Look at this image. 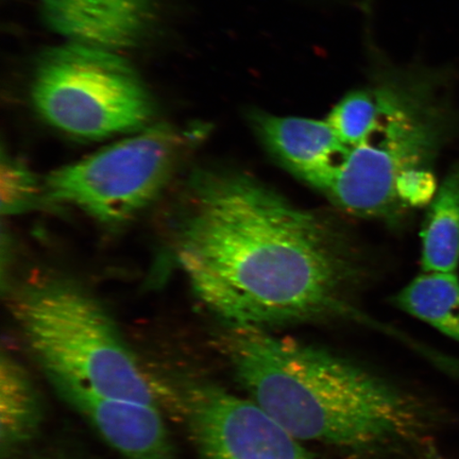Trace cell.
I'll list each match as a JSON object with an SVG mask.
<instances>
[{"instance_id":"6da1fadb","label":"cell","mask_w":459,"mask_h":459,"mask_svg":"<svg viewBox=\"0 0 459 459\" xmlns=\"http://www.w3.org/2000/svg\"><path fill=\"white\" fill-rule=\"evenodd\" d=\"M194 187L178 262L225 325L346 319L395 335L355 306L363 266L340 225L245 172H205Z\"/></svg>"},{"instance_id":"7a4b0ae2","label":"cell","mask_w":459,"mask_h":459,"mask_svg":"<svg viewBox=\"0 0 459 459\" xmlns=\"http://www.w3.org/2000/svg\"><path fill=\"white\" fill-rule=\"evenodd\" d=\"M221 343L248 398L304 444L376 456L419 443L434 426L426 402L329 350L235 325Z\"/></svg>"},{"instance_id":"3957f363","label":"cell","mask_w":459,"mask_h":459,"mask_svg":"<svg viewBox=\"0 0 459 459\" xmlns=\"http://www.w3.org/2000/svg\"><path fill=\"white\" fill-rule=\"evenodd\" d=\"M430 85L400 72L378 74L377 128L348 149L320 193L348 213L380 220L429 204L438 189L433 164L450 130Z\"/></svg>"},{"instance_id":"277c9868","label":"cell","mask_w":459,"mask_h":459,"mask_svg":"<svg viewBox=\"0 0 459 459\" xmlns=\"http://www.w3.org/2000/svg\"><path fill=\"white\" fill-rule=\"evenodd\" d=\"M13 314L50 381L160 407L178 400L145 368L93 297L65 281L26 287Z\"/></svg>"},{"instance_id":"5b68a950","label":"cell","mask_w":459,"mask_h":459,"mask_svg":"<svg viewBox=\"0 0 459 459\" xmlns=\"http://www.w3.org/2000/svg\"><path fill=\"white\" fill-rule=\"evenodd\" d=\"M31 97L49 125L96 140L143 127L152 101L139 74L114 50L72 42L46 51Z\"/></svg>"},{"instance_id":"8992f818","label":"cell","mask_w":459,"mask_h":459,"mask_svg":"<svg viewBox=\"0 0 459 459\" xmlns=\"http://www.w3.org/2000/svg\"><path fill=\"white\" fill-rule=\"evenodd\" d=\"M186 145L174 128L154 126L51 172L45 193L103 223L127 221L162 193Z\"/></svg>"},{"instance_id":"52a82bcc","label":"cell","mask_w":459,"mask_h":459,"mask_svg":"<svg viewBox=\"0 0 459 459\" xmlns=\"http://www.w3.org/2000/svg\"><path fill=\"white\" fill-rule=\"evenodd\" d=\"M179 399L200 459H316L248 397L196 382L188 383Z\"/></svg>"},{"instance_id":"ba28073f","label":"cell","mask_w":459,"mask_h":459,"mask_svg":"<svg viewBox=\"0 0 459 459\" xmlns=\"http://www.w3.org/2000/svg\"><path fill=\"white\" fill-rule=\"evenodd\" d=\"M50 383L60 398L126 459H177L160 407L101 397L66 382Z\"/></svg>"},{"instance_id":"9c48e42d","label":"cell","mask_w":459,"mask_h":459,"mask_svg":"<svg viewBox=\"0 0 459 459\" xmlns=\"http://www.w3.org/2000/svg\"><path fill=\"white\" fill-rule=\"evenodd\" d=\"M257 139L299 179L321 192L348 152L326 119L249 112Z\"/></svg>"},{"instance_id":"30bf717a","label":"cell","mask_w":459,"mask_h":459,"mask_svg":"<svg viewBox=\"0 0 459 459\" xmlns=\"http://www.w3.org/2000/svg\"><path fill=\"white\" fill-rule=\"evenodd\" d=\"M44 20L72 42L114 51L140 41L153 0H38Z\"/></svg>"},{"instance_id":"8fae6325","label":"cell","mask_w":459,"mask_h":459,"mask_svg":"<svg viewBox=\"0 0 459 459\" xmlns=\"http://www.w3.org/2000/svg\"><path fill=\"white\" fill-rule=\"evenodd\" d=\"M42 405L24 367L9 354L0 361V451L10 457L34 438L42 422Z\"/></svg>"},{"instance_id":"7c38bea8","label":"cell","mask_w":459,"mask_h":459,"mask_svg":"<svg viewBox=\"0 0 459 459\" xmlns=\"http://www.w3.org/2000/svg\"><path fill=\"white\" fill-rule=\"evenodd\" d=\"M423 272L456 273L459 264V164L430 201L421 231Z\"/></svg>"},{"instance_id":"4fadbf2b","label":"cell","mask_w":459,"mask_h":459,"mask_svg":"<svg viewBox=\"0 0 459 459\" xmlns=\"http://www.w3.org/2000/svg\"><path fill=\"white\" fill-rule=\"evenodd\" d=\"M407 314L459 342V278L456 273L423 272L394 298Z\"/></svg>"},{"instance_id":"5bb4252c","label":"cell","mask_w":459,"mask_h":459,"mask_svg":"<svg viewBox=\"0 0 459 459\" xmlns=\"http://www.w3.org/2000/svg\"><path fill=\"white\" fill-rule=\"evenodd\" d=\"M378 105L371 84L350 91L326 117L333 131L347 149L364 143L377 128Z\"/></svg>"},{"instance_id":"9a60e30c","label":"cell","mask_w":459,"mask_h":459,"mask_svg":"<svg viewBox=\"0 0 459 459\" xmlns=\"http://www.w3.org/2000/svg\"><path fill=\"white\" fill-rule=\"evenodd\" d=\"M39 183L32 172L17 160L3 158L2 213L13 215L31 208L39 198Z\"/></svg>"},{"instance_id":"2e32d148","label":"cell","mask_w":459,"mask_h":459,"mask_svg":"<svg viewBox=\"0 0 459 459\" xmlns=\"http://www.w3.org/2000/svg\"><path fill=\"white\" fill-rule=\"evenodd\" d=\"M421 459H440V457L436 455V452L434 451L433 447H429L427 452H424V455H422Z\"/></svg>"}]
</instances>
